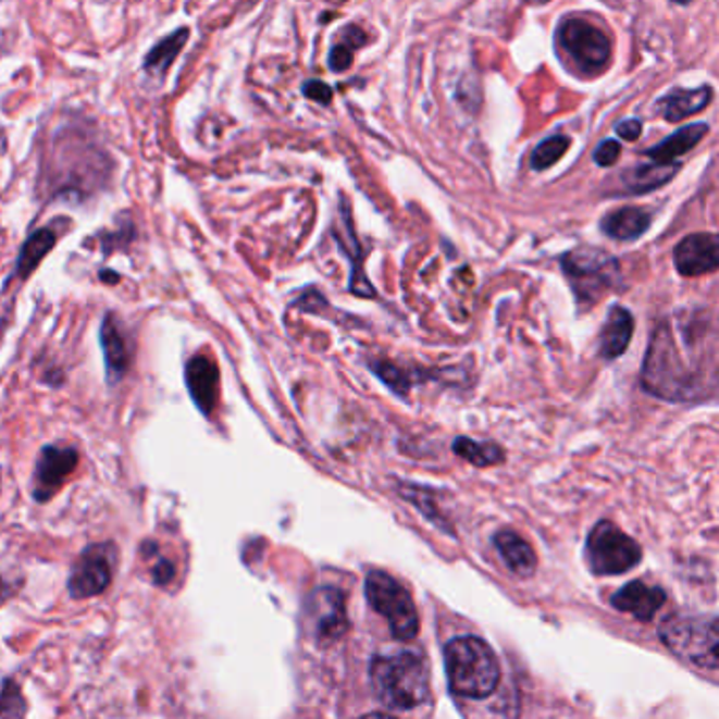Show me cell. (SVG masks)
<instances>
[{
    "label": "cell",
    "instance_id": "5b68a950",
    "mask_svg": "<svg viewBox=\"0 0 719 719\" xmlns=\"http://www.w3.org/2000/svg\"><path fill=\"white\" fill-rule=\"evenodd\" d=\"M563 273L570 278L579 302L593 307L604 294L617 287L620 266L617 260L595 247H579L561 258Z\"/></svg>",
    "mask_w": 719,
    "mask_h": 719
},
{
    "label": "cell",
    "instance_id": "1f68e13d",
    "mask_svg": "<svg viewBox=\"0 0 719 719\" xmlns=\"http://www.w3.org/2000/svg\"><path fill=\"white\" fill-rule=\"evenodd\" d=\"M13 593V588H11V584L7 583L2 577H0V604L9 597Z\"/></svg>",
    "mask_w": 719,
    "mask_h": 719
},
{
    "label": "cell",
    "instance_id": "ffe728a7",
    "mask_svg": "<svg viewBox=\"0 0 719 719\" xmlns=\"http://www.w3.org/2000/svg\"><path fill=\"white\" fill-rule=\"evenodd\" d=\"M707 134H709V125L692 123L684 129L675 132L673 136L662 139L660 144L652 146L644 154L652 161H656V163H673L675 159H680L682 154L690 152Z\"/></svg>",
    "mask_w": 719,
    "mask_h": 719
},
{
    "label": "cell",
    "instance_id": "e0dca14e",
    "mask_svg": "<svg viewBox=\"0 0 719 719\" xmlns=\"http://www.w3.org/2000/svg\"><path fill=\"white\" fill-rule=\"evenodd\" d=\"M650 213L642 207H622L602 220V231L617 240L640 239L650 228Z\"/></svg>",
    "mask_w": 719,
    "mask_h": 719
},
{
    "label": "cell",
    "instance_id": "7a4b0ae2",
    "mask_svg": "<svg viewBox=\"0 0 719 719\" xmlns=\"http://www.w3.org/2000/svg\"><path fill=\"white\" fill-rule=\"evenodd\" d=\"M370 678L377 701L393 711H411L431 698L429 662L418 652L376 656Z\"/></svg>",
    "mask_w": 719,
    "mask_h": 719
},
{
    "label": "cell",
    "instance_id": "ac0fdd59",
    "mask_svg": "<svg viewBox=\"0 0 719 719\" xmlns=\"http://www.w3.org/2000/svg\"><path fill=\"white\" fill-rule=\"evenodd\" d=\"M714 100V89L711 87H701L694 91H684V89H675L669 96H665L658 102V112L662 114L665 121L669 123H678L687 116H694L696 112L705 110Z\"/></svg>",
    "mask_w": 719,
    "mask_h": 719
},
{
    "label": "cell",
    "instance_id": "603a6c76",
    "mask_svg": "<svg viewBox=\"0 0 719 719\" xmlns=\"http://www.w3.org/2000/svg\"><path fill=\"white\" fill-rule=\"evenodd\" d=\"M58 243V235L53 228L45 226V228H38L35 231L26 243L22 245L20 249V256H17V262H15V271H13V278H28L30 274L35 273L38 269V264L47 258V253L55 247Z\"/></svg>",
    "mask_w": 719,
    "mask_h": 719
},
{
    "label": "cell",
    "instance_id": "4dcf8cb0",
    "mask_svg": "<svg viewBox=\"0 0 719 719\" xmlns=\"http://www.w3.org/2000/svg\"><path fill=\"white\" fill-rule=\"evenodd\" d=\"M344 35H346V45H348L350 49L365 45V35H363V33H361L357 26H350V28H346V30H344Z\"/></svg>",
    "mask_w": 719,
    "mask_h": 719
},
{
    "label": "cell",
    "instance_id": "f546056e",
    "mask_svg": "<svg viewBox=\"0 0 719 719\" xmlns=\"http://www.w3.org/2000/svg\"><path fill=\"white\" fill-rule=\"evenodd\" d=\"M173 579V566L168 559H161L154 563V581L159 584H168Z\"/></svg>",
    "mask_w": 719,
    "mask_h": 719
},
{
    "label": "cell",
    "instance_id": "4316f807",
    "mask_svg": "<svg viewBox=\"0 0 719 719\" xmlns=\"http://www.w3.org/2000/svg\"><path fill=\"white\" fill-rule=\"evenodd\" d=\"M302 91H305V96H307L309 100L323 103V106L332 103V98H334L332 87H330L327 83H323V80H307L305 87H302Z\"/></svg>",
    "mask_w": 719,
    "mask_h": 719
},
{
    "label": "cell",
    "instance_id": "8fae6325",
    "mask_svg": "<svg viewBox=\"0 0 719 719\" xmlns=\"http://www.w3.org/2000/svg\"><path fill=\"white\" fill-rule=\"evenodd\" d=\"M78 464V451L69 446H45L36 460L35 500L47 503L53 498Z\"/></svg>",
    "mask_w": 719,
    "mask_h": 719
},
{
    "label": "cell",
    "instance_id": "44dd1931",
    "mask_svg": "<svg viewBox=\"0 0 719 719\" xmlns=\"http://www.w3.org/2000/svg\"><path fill=\"white\" fill-rule=\"evenodd\" d=\"M188 38H190L188 28H177L172 35L161 38L144 58L146 74L154 76V78H163L172 69L173 62L179 58Z\"/></svg>",
    "mask_w": 719,
    "mask_h": 719
},
{
    "label": "cell",
    "instance_id": "277c9868",
    "mask_svg": "<svg viewBox=\"0 0 719 719\" xmlns=\"http://www.w3.org/2000/svg\"><path fill=\"white\" fill-rule=\"evenodd\" d=\"M662 644L696 665L698 669L718 671L719 631L716 617H673L660 627Z\"/></svg>",
    "mask_w": 719,
    "mask_h": 719
},
{
    "label": "cell",
    "instance_id": "2e32d148",
    "mask_svg": "<svg viewBox=\"0 0 719 719\" xmlns=\"http://www.w3.org/2000/svg\"><path fill=\"white\" fill-rule=\"evenodd\" d=\"M494 545L498 548L507 568L517 577L530 579L536 572V553L519 534H515L511 530L498 532L494 536Z\"/></svg>",
    "mask_w": 719,
    "mask_h": 719
},
{
    "label": "cell",
    "instance_id": "52a82bcc",
    "mask_svg": "<svg viewBox=\"0 0 719 719\" xmlns=\"http://www.w3.org/2000/svg\"><path fill=\"white\" fill-rule=\"evenodd\" d=\"M557 47L584 74H599L612 60L608 35L583 17H566L557 28Z\"/></svg>",
    "mask_w": 719,
    "mask_h": 719
},
{
    "label": "cell",
    "instance_id": "d6986e66",
    "mask_svg": "<svg viewBox=\"0 0 719 719\" xmlns=\"http://www.w3.org/2000/svg\"><path fill=\"white\" fill-rule=\"evenodd\" d=\"M633 336V317L631 312L622 307L610 309V314L602 327V338H599V352L604 359H617L620 357L627 346L631 343Z\"/></svg>",
    "mask_w": 719,
    "mask_h": 719
},
{
    "label": "cell",
    "instance_id": "8992f818",
    "mask_svg": "<svg viewBox=\"0 0 719 719\" xmlns=\"http://www.w3.org/2000/svg\"><path fill=\"white\" fill-rule=\"evenodd\" d=\"M365 597L380 617L386 618L397 640L410 642L420 631V618L410 591L391 574L372 570L365 577Z\"/></svg>",
    "mask_w": 719,
    "mask_h": 719
},
{
    "label": "cell",
    "instance_id": "9c48e42d",
    "mask_svg": "<svg viewBox=\"0 0 719 719\" xmlns=\"http://www.w3.org/2000/svg\"><path fill=\"white\" fill-rule=\"evenodd\" d=\"M114 563H116L114 545H91L85 548L70 574V597L87 599L103 593L108 584L112 583Z\"/></svg>",
    "mask_w": 719,
    "mask_h": 719
},
{
    "label": "cell",
    "instance_id": "5bb4252c",
    "mask_svg": "<svg viewBox=\"0 0 719 719\" xmlns=\"http://www.w3.org/2000/svg\"><path fill=\"white\" fill-rule=\"evenodd\" d=\"M667 593L660 586H650L644 581L624 584L612 597V606L631 617L648 622L665 606Z\"/></svg>",
    "mask_w": 719,
    "mask_h": 719
},
{
    "label": "cell",
    "instance_id": "30bf717a",
    "mask_svg": "<svg viewBox=\"0 0 719 719\" xmlns=\"http://www.w3.org/2000/svg\"><path fill=\"white\" fill-rule=\"evenodd\" d=\"M307 618L310 622V633L319 646L336 644L348 629L343 591L334 586L317 588L310 595Z\"/></svg>",
    "mask_w": 719,
    "mask_h": 719
},
{
    "label": "cell",
    "instance_id": "484cf974",
    "mask_svg": "<svg viewBox=\"0 0 719 719\" xmlns=\"http://www.w3.org/2000/svg\"><path fill=\"white\" fill-rule=\"evenodd\" d=\"M620 144L617 139H606L602 141L595 152H593V161L599 165V168H612L620 157Z\"/></svg>",
    "mask_w": 719,
    "mask_h": 719
},
{
    "label": "cell",
    "instance_id": "3957f363",
    "mask_svg": "<svg viewBox=\"0 0 719 719\" xmlns=\"http://www.w3.org/2000/svg\"><path fill=\"white\" fill-rule=\"evenodd\" d=\"M447 682L456 696L487 698L500 682V665L494 650L473 635L451 640L444 652Z\"/></svg>",
    "mask_w": 719,
    "mask_h": 719
},
{
    "label": "cell",
    "instance_id": "83f0119b",
    "mask_svg": "<svg viewBox=\"0 0 719 719\" xmlns=\"http://www.w3.org/2000/svg\"><path fill=\"white\" fill-rule=\"evenodd\" d=\"M352 49L343 42V45H336L330 53V69L334 72H346V70L352 66Z\"/></svg>",
    "mask_w": 719,
    "mask_h": 719
},
{
    "label": "cell",
    "instance_id": "7c38bea8",
    "mask_svg": "<svg viewBox=\"0 0 719 719\" xmlns=\"http://www.w3.org/2000/svg\"><path fill=\"white\" fill-rule=\"evenodd\" d=\"M673 260H675V269L684 276L714 273L719 264L718 237L709 233L685 237L678 243Z\"/></svg>",
    "mask_w": 719,
    "mask_h": 719
},
{
    "label": "cell",
    "instance_id": "f1b7e54d",
    "mask_svg": "<svg viewBox=\"0 0 719 719\" xmlns=\"http://www.w3.org/2000/svg\"><path fill=\"white\" fill-rule=\"evenodd\" d=\"M642 129H644L642 121H637V119H624L617 125L618 136L627 141H635L637 137L642 136Z\"/></svg>",
    "mask_w": 719,
    "mask_h": 719
},
{
    "label": "cell",
    "instance_id": "d6a6232c",
    "mask_svg": "<svg viewBox=\"0 0 719 719\" xmlns=\"http://www.w3.org/2000/svg\"><path fill=\"white\" fill-rule=\"evenodd\" d=\"M675 2H678V4H690L692 0H675Z\"/></svg>",
    "mask_w": 719,
    "mask_h": 719
},
{
    "label": "cell",
    "instance_id": "6da1fadb",
    "mask_svg": "<svg viewBox=\"0 0 719 719\" xmlns=\"http://www.w3.org/2000/svg\"><path fill=\"white\" fill-rule=\"evenodd\" d=\"M114 163L87 123H66L40 161V190L49 197H89L112 177Z\"/></svg>",
    "mask_w": 719,
    "mask_h": 719
},
{
    "label": "cell",
    "instance_id": "9a60e30c",
    "mask_svg": "<svg viewBox=\"0 0 719 719\" xmlns=\"http://www.w3.org/2000/svg\"><path fill=\"white\" fill-rule=\"evenodd\" d=\"M102 346L108 382L116 384L119 380H123V376L129 370V365H132V348H129L127 336L123 332V325L114 317V312H108L106 319H103Z\"/></svg>",
    "mask_w": 719,
    "mask_h": 719
},
{
    "label": "cell",
    "instance_id": "7402d4cb",
    "mask_svg": "<svg viewBox=\"0 0 719 719\" xmlns=\"http://www.w3.org/2000/svg\"><path fill=\"white\" fill-rule=\"evenodd\" d=\"M678 172H680L678 163H656V161H652L650 165L633 168L622 175V184L627 188L624 193L627 195H646L650 190L669 184V179H673Z\"/></svg>",
    "mask_w": 719,
    "mask_h": 719
},
{
    "label": "cell",
    "instance_id": "ba28073f",
    "mask_svg": "<svg viewBox=\"0 0 719 719\" xmlns=\"http://www.w3.org/2000/svg\"><path fill=\"white\" fill-rule=\"evenodd\" d=\"M586 559L595 574L617 577L642 561V547L612 521H599L586 538Z\"/></svg>",
    "mask_w": 719,
    "mask_h": 719
},
{
    "label": "cell",
    "instance_id": "4fadbf2b",
    "mask_svg": "<svg viewBox=\"0 0 719 719\" xmlns=\"http://www.w3.org/2000/svg\"><path fill=\"white\" fill-rule=\"evenodd\" d=\"M186 386L190 391V397L195 406L203 411L206 416H211L218 399H220V370L218 365L206 357L197 355L188 361L186 365Z\"/></svg>",
    "mask_w": 719,
    "mask_h": 719
},
{
    "label": "cell",
    "instance_id": "cb8c5ba5",
    "mask_svg": "<svg viewBox=\"0 0 719 719\" xmlns=\"http://www.w3.org/2000/svg\"><path fill=\"white\" fill-rule=\"evenodd\" d=\"M454 451L464 458L467 462H471L473 467L478 469H483V467H489V464H498L505 460V454L503 449L498 446H492V444H478L473 439H467V437H460L454 442Z\"/></svg>",
    "mask_w": 719,
    "mask_h": 719
},
{
    "label": "cell",
    "instance_id": "d4e9b609",
    "mask_svg": "<svg viewBox=\"0 0 719 719\" xmlns=\"http://www.w3.org/2000/svg\"><path fill=\"white\" fill-rule=\"evenodd\" d=\"M572 146V139L566 136L547 137L545 141H541L534 152H532V168L534 172H545L548 168H553Z\"/></svg>",
    "mask_w": 719,
    "mask_h": 719
}]
</instances>
